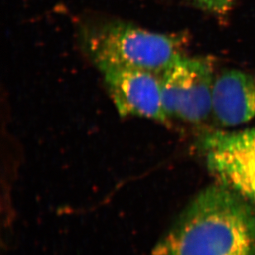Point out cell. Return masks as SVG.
I'll return each instance as SVG.
<instances>
[{"mask_svg": "<svg viewBox=\"0 0 255 255\" xmlns=\"http://www.w3.org/2000/svg\"><path fill=\"white\" fill-rule=\"evenodd\" d=\"M215 80L212 60L189 58L188 85L176 118L198 124L213 115Z\"/></svg>", "mask_w": 255, "mask_h": 255, "instance_id": "6", "label": "cell"}, {"mask_svg": "<svg viewBox=\"0 0 255 255\" xmlns=\"http://www.w3.org/2000/svg\"><path fill=\"white\" fill-rule=\"evenodd\" d=\"M184 37L147 31L126 23H111L94 29L86 46L99 69L123 67L160 75L183 56Z\"/></svg>", "mask_w": 255, "mask_h": 255, "instance_id": "2", "label": "cell"}, {"mask_svg": "<svg viewBox=\"0 0 255 255\" xmlns=\"http://www.w3.org/2000/svg\"><path fill=\"white\" fill-rule=\"evenodd\" d=\"M212 116L225 127L255 119V75L229 70L216 78Z\"/></svg>", "mask_w": 255, "mask_h": 255, "instance_id": "5", "label": "cell"}, {"mask_svg": "<svg viewBox=\"0 0 255 255\" xmlns=\"http://www.w3.org/2000/svg\"><path fill=\"white\" fill-rule=\"evenodd\" d=\"M162 101L168 118H177L189 77V58L173 63L159 75Z\"/></svg>", "mask_w": 255, "mask_h": 255, "instance_id": "7", "label": "cell"}, {"mask_svg": "<svg viewBox=\"0 0 255 255\" xmlns=\"http://www.w3.org/2000/svg\"><path fill=\"white\" fill-rule=\"evenodd\" d=\"M121 116H135L165 123L159 75L123 67L100 69Z\"/></svg>", "mask_w": 255, "mask_h": 255, "instance_id": "4", "label": "cell"}, {"mask_svg": "<svg viewBox=\"0 0 255 255\" xmlns=\"http://www.w3.org/2000/svg\"><path fill=\"white\" fill-rule=\"evenodd\" d=\"M202 149L218 182L255 205V128L212 133Z\"/></svg>", "mask_w": 255, "mask_h": 255, "instance_id": "3", "label": "cell"}, {"mask_svg": "<svg viewBox=\"0 0 255 255\" xmlns=\"http://www.w3.org/2000/svg\"><path fill=\"white\" fill-rule=\"evenodd\" d=\"M255 205L220 183L186 207L151 255H255Z\"/></svg>", "mask_w": 255, "mask_h": 255, "instance_id": "1", "label": "cell"}, {"mask_svg": "<svg viewBox=\"0 0 255 255\" xmlns=\"http://www.w3.org/2000/svg\"><path fill=\"white\" fill-rule=\"evenodd\" d=\"M205 9L216 13H225L231 9L234 0H194Z\"/></svg>", "mask_w": 255, "mask_h": 255, "instance_id": "8", "label": "cell"}]
</instances>
